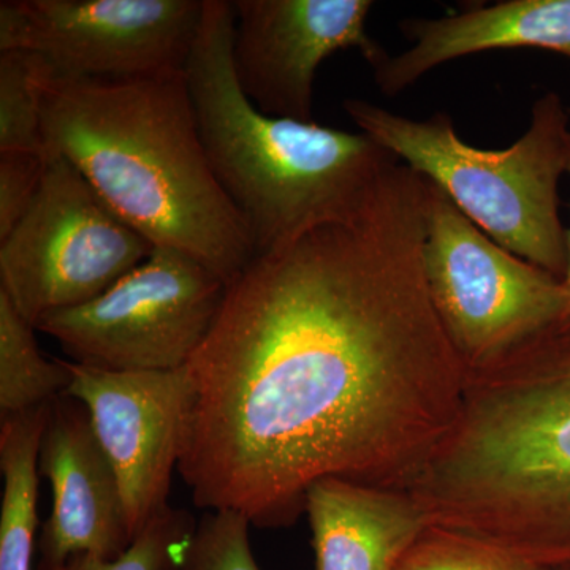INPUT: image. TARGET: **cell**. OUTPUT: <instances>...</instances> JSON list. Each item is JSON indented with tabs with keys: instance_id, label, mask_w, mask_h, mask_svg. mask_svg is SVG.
<instances>
[{
	"instance_id": "6da1fadb",
	"label": "cell",
	"mask_w": 570,
	"mask_h": 570,
	"mask_svg": "<svg viewBox=\"0 0 570 570\" xmlns=\"http://www.w3.org/2000/svg\"><path fill=\"white\" fill-rule=\"evenodd\" d=\"M426 181L397 163L348 219L255 255L189 362L178 472L195 505L291 527L317 480L406 490L468 367L423 272Z\"/></svg>"
},
{
	"instance_id": "7a4b0ae2",
	"label": "cell",
	"mask_w": 570,
	"mask_h": 570,
	"mask_svg": "<svg viewBox=\"0 0 570 570\" xmlns=\"http://www.w3.org/2000/svg\"><path fill=\"white\" fill-rule=\"evenodd\" d=\"M433 527L542 569L570 564V337L469 374L459 417L406 487Z\"/></svg>"
},
{
	"instance_id": "3957f363",
	"label": "cell",
	"mask_w": 570,
	"mask_h": 570,
	"mask_svg": "<svg viewBox=\"0 0 570 570\" xmlns=\"http://www.w3.org/2000/svg\"><path fill=\"white\" fill-rule=\"evenodd\" d=\"M41 132L47 159L75 165L153 247L189 255L227 285L255 257L206 156L186 70L126 80L55 71Z\"/></svg>"
},
{
	"instance_id": "277c9868",
	"label": "cell",
	"mask_w": 570,
	"mask_h": 570,
	"mask_svg": "<svg viewBox=\"0 0 570 570\" xmlns=\"http://www.w3.org/2000/svg\"><path fill=\"white\" fill-rule=\"evenodd\" d=\"M234 32L232 2L205 0L186 75L214 176L261 255L354 216L400 160L370 135L258 110L236 75Z\"/></svg>"
},
{
	"instance_id": "5b68a950",
	"label": "cell",
	"mask_w": 570,
	"mask_h": 570,
	"mask_svg": "<svg viewBox=\"0 0 570 570\" xmlns=\"http://www.w3.org/2000/svg\"><path fill=\"white\" fill-rule=\"evenodd\" d=\"M344 110L360 132L439 187L499 246L564 277L568 230L558 186L568 174L570 121L557 92L539 97L530 129L498 151L461 140L444 111L411 119L362 99L346 100Z\"/></svg>"
},
{
	"instance_id": "8992f818",
	"label": "cell",
	"mask_w": 570,
	"mask_h": 570,
	"mask_svg": "<svg viewBox=\"0 0 570 570\" xmlns=\"http://www.w3.org/2000/svg\"><path fill=\"white\" fill-rule=\"evenodd\" d=\"M423 272L469 374L498 365L568 316L570 296L560 277L499 246L430 181Z\"/></svg>"
},
{
	"instance_id": "52a82bcc",
	"label": "cell",
	"mask_w": 570,
	"mask_h": 570,
	"mask_svg": "<svg viewBox=\"0 0 570 570\" xmlns=\"http://www.w3.org/2000/svg\"><path fill=\"white\" fill-rule=\"evenodd\" d=\"M153 249L75 165L50 157L31 208L0 242V288L36 326L102 295Z\"/></svg>"
},
{
	"instance_id": "ba28073f",
	"label": "cell",
	"mask_w": 570,
	"mask_h": 570,
	"mask_svg": "<svg viewBox=\"0 0 570 570\" xmlns=\"http://www.w3.org/2000/svg\"><path fill=\"white\" fill-rule=\"evenodd\" d=\"M227 284L189 255L154 247L102 295L41 318L78 365L110 371H170L189 365Z\"/></svg>"
},
{
	"instance_id": "9c48e42d",
	"label": "cell",
	"mask_w": 570,
	"mask_h": 570,
	"mask_svg": "<svg viewBox=\"0 0 570 570\" xmlns=\"http://www.w3.org/2000/svg\"><path fill=\"white\" fill-rule=\"evenodd\" d=\"M205 0H3L0 52L39 55L63 77H156L187 69Z\"/></svg>"
},
{
	"instance_id": "30bf717a",
	"label": "cell",
	"mask_w": 570,
	"mask_h": 570,
	"mask_svg": "<svg viewBox=\"0 0 570 570\" xmlns=\"http://www.w3.org/2000/svg\"><path fill=\"white\" fill-rule=\"evenodd\" d=\"M67 395L85 404L96 436L121 485L130 534L170 508L194 387L189 366L170 371H110L69 362Z\"/></svg>"
},
{
	"instance_id": "8fae6325",
	"label": "cell",
	"mask_w": 570,
	"mask_h": 570,
	"mask_svg": "<svg viewBox=\"0 0 570 570\" xmlns=\"http://www.w3.org/2000/svg\"><path fill=\"white\" fill-rule=\"evenodd\" d=\"M234 63L239 85L265 115L313 121L318 66L355 50L371 69L387 51L366 31L371 0H236Z\"/></svg>"
},
{
	"instance_id": "7c38bea8",
	"label": "cell",
	"mask_w": 570,
	"mask_h": 570,
	"mask_svg": "<svg viewBox=\"0 0 570 570\" xmlns=\"http://www.w3.org/2000/svg\"><path fill=\"white\" fill-rule=\"evenodd\" d=\"M39 474L50 482L52 509L41 530L37 570L59 568L81 553L115 560L129 549L134 538L118 475L75 397L51 403Z\"/></svg>"
},
{
	"instance_id": "4fadbf2b",
	"label": "cell",
	"mask_w": 570,
	"mask_h": 570,
	"mask_svg": "<svg viewBox=\"0 0 570 570\" xmlns=\"http://www.w3.org/2000/svg\"><path fill=\"white\" fill-rule=\"evenodd\" d=\"M412 47L374 67L382 94L395 97L442 63L475 52L538 48L570 59V0H502L450 17L400 22ZM570 115V110H569Z\"/></svg>"
},
{
	"instance_id": "5bb4252c",
	"label": "cell",
	"mask_w": 570,
	"mask_h": 570,
	"mask_svg": "<svg viewBox=\"0 0 570 570\" xmlns=\"http://www.w3.org/2000/svg\"><path fill=\"white\" fill-rule=\"evenodd\" d=\"M317 570H397L430 527L406 490L317 480L306 494Z\"/></svg>"
},
{
	"instance_id": "9a60e30c",
	"label": "cell",
	"mask_w": 570,
	"mask_h": 570,
	"mask_svg": "<svg viewBox=\"0 0 570 570\" xmlns=\"http://www.w3.org/2000/svg\"><path fill=\"white\" fill-rule=\"evenodd\" d=\"M50 406L0 420V570H33L39 527V453Z\"/></svg>"
},
{
	"instance_id": "2e32d148",
	"label": "cell",
	"mask_w": 570,
	"mask_h": 570,
	"mask_svg": "<svg viewBox=\"0 0 570 570\" xmlns=\"http://www.w3.org/2000/svg\"><path fill=\"white\" fill-rule=\"evenodd\" d=\"M36 330L0 288V420L47 406L69 392V362L45 358Z\"/></svg>"
},
{
	"instance_id": "e0dca14e",
	"label": "cell",
	"mask_w": 570,
	"mask_h": 570,
	"mask_svg": "<svg viewBox=\"0 0 570 570\" xmlns=\"http://www.w3.org/2000/svg\"><path fill=\"white\" fill-rule=\"evenodd\" d=\"M52 73L50 63L39 55L0 52V153L45 156L41 121L45 89Z\"/></svg>"
},
{
	"instance_id": "ac0fdd59",
	"label": "cell",
	"mask_w": 570,
	"mask_h": 570,
	"mask_svg": "<svg viewBox=\"0 0 570 570\" xmlns=\"http://www.w3.org/2000/svg\"><path fill=\"white\" fill-rule=\"evenodd\" d=\"M195 528L189 513L168 508L149 521L121 557L104 560L94 554H75L59 568L47 570H167L181 560Z\"/></svg>"
},
{
	"instance_id": "d6986e66",
	"label": "cell",
	"mask_w": 570,
	"mask_h": 570,
	"mask_svg": "<svg viewBox=\"0 0 570 570\" xmlns=\"http://www.w3.org/2000/svg\"><path fill=\"white\" fill-rule=\"evenodd\" d=\"M397 570H546L491 543L441 527L426 528Z\"/></svg>"
},
{
	"instance_id": "ffe728a7",
	"label": "cell",
	"mask_w": 570,
	"mask_h": 570,
	"mask_svg": "<svg viewBox=\"0 0 570 570\" xmlns=\"http://www.w3.org/2000/svg\"><path fill=\"white\" fill-rule=\"evenodd\" d=\"M249 520L230 510L208 513L181 557L184 570H261L249 539Z\"/></svg>"
},
{
	"instance_id": "44dd1931",
	"label": "cell",
	"mask_w": 570,
	"mask_h": 570,
	"mask_svg": "<svg viewBox=\"0 0 570 570\" xmlns=\"http://www.w3.org/2000/svg\"><path fill=\"white\" fill-rule=\"evenodd\" d=\"M47 167L43 154L0 153V242L31 208Z\"/></svg>"
},
{
	"instance_id": "7402d4cb",
	"label": "cell",
	"mask_w": 570,
	"mask_h": 570,
	"mask_svg": "<svg viewBox=\"0 0 570 570\" xmlns=\"http://www.w3.org/2000/svg\"><path fill=\"white\" fill-rule=\"evenodd\" d=\"M568 174L570 175V156L568 164ZM562 283H564L566 288H568L570 296V228L568 230V265H566L564 277H562ZM554 332L561 333V335L570 337V305L568 311V316L564 317V321L561 322L560 325L554 326Z\"/></svg>"
},
{
	"instance_id": "603a6c76",
	"label": "cell",
	"mask_w": 570,
	"mask_h": 570,
	"mask_svg": "<svg viewBox=\"0 0 570 570\" xmlns=\"http://www.w3.org/2000/svg\"><path fill=\"white\" fill-rule=\"evenodd\" d=\"M179 561H181V560H179ZM179 561L175 562V564H171L170 568H168L167 570H184L181 568V562H179Z\"/></svg>"
},
{
	"instance_id": "cb8c5ba5",
	"label": "cell",
	"mask_w": 570,
	"mask_h": 570,
	"mask_svg": "<svg viewBox=\"0 0 570 570\" xmlns=\"http://www.w3.org/2000/svg\"><path fill=\"white\" fill-rule=\"evenodd\" d=\"M546 570H570V564L558 566V568H551Z\"/></svg>"
}]
</instances>
